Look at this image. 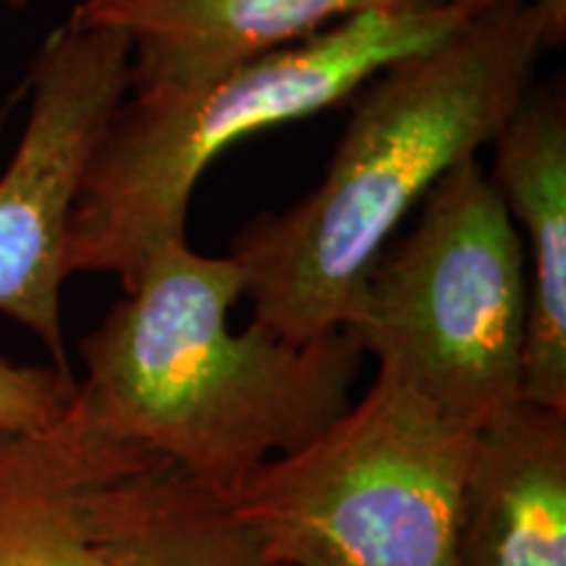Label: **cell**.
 <instances>
[{"mask_svg": "<svg viewBox=\"0 0 566 566\" xmlns=\"http://www.w3.org/2000/svg\"><path fill=\"white\" fill-rule=\"evenodd\" d=\"M543 53L537 0H495L438 45L375 71L349 97L321 184L231 242L252 323L296 344L344 328L391 233L443 174L493 145Z\"/></svg>", "mask_w": 566, "mask_h": 566, "instance_id": "1", "label": "cell"}, {"mask_svg": "<svg viewBox=\"0 0 566 566\" xmlns=\"http://www.w3.org/2000/svg\"><path fill=\"white\" fill-rule=\"evenodd\" d=\"M244 273L187 239L155 250L80 352L69 415L105 441L174 464L223 499L349 409L363 346L346 328L289 342L260 323L229 328Z\"/></svg>", "mask_w": 566, "mask_h": 566, "instance_id": "2", "label": "cell"}, {"mask_svg": "<svg viewBox=\"0 0 566 566\" xmlns=\"http://www.w3.org/2000/svg\"><path fill=\"white\" fill-rule=\"evenodd\" d=\"M485 6L367 13L200 87L129 92L71 216L66 273H111L126 292L158 247L187 239L197 184L226 147L346 103L375 71L438 45Z\"/></svg>", "mask_w": 566, "mask_h": 566, "instance_id": "3", "label": "cell"}, {"mask_svg": "<svg viewBox=\"0 0 566 566\" xmlns=\"http://www.w3.org/2000/svg\"><path fill=\"white\" fill-rule=\"evenodd\" d=\"M475 436L378 367L359 405L218 501L279 566H459Z\"/></svg>", "mask_w": 566, "mask_h": 566, "instance_id": "4", "label": "cell"}, {"mask_svg": "<svg viewBox=\"0 0 566 566\" xmlns=\"http://www.w3.org/2000/svg\"><path fill=\"white\" fill-rule=\"evenodd\" d=\"M344 328L470 428L522 399L525 242L478 158L430 187L412 231L375 258Z\"/></svg>", "mask_w": 566, "mask_h": 566, "instance_id": "5", "label": "cell"}, {"mask_svg": "<svg viewBox=\"0 0 566 566\" xmlns=\"http://www.w3.org/2000/svg\"><path fill=\"white\" fill-rule=\"evenodd\" d=\"M30 116L0 174V315L30 328L71 373L61 328L71 216L111 118L129 95L132 42L66 19L30 69Z\"/></svg>", "mask_w": 566, "mask_h": 566, "instance_id": "6", "label": "cell"}, {"mask_svg": "<svg viewBox=\"0 0 566 566\" xmlns=\"http://www.w3.org/2000/svg\"><path fill=\"white\" fill-rule=\"evenodd\" d=\"M495 0H80L69 19L132 42L129 92H181L239 63L367 13L436 11Z\"/></svg>", "mask_w": 566, "mask_h": 566, "instance_id": "7", "label": "cell"}, {"mask_svg": "<svg viewBox=\"0 0 566 566\" xmlns=\"http://www.w3.org/2000/svg\"><path fill=\"white\" fill-rule=\"evenodd\" d=\"M527 233V334L522 399L566 412V90L533 84L493 142L488 174Z\"/></svg>", "mask_w": 566, "mask_h": 566, "instance_id": "8", "label": "cell"}, {"mask_svg": "<svg viewBox=\"0 0 566 566\" xmlns=\"http://www.w3.org/2000/svg\"><path fill=\"white\" fill-rule=\"evenodd\" d=\"M459 566H566V412L520 399L480 424Z\"/></svg>", "mask_w": 566, "mask_h": 566, "instance_id": "9", "label": "cell"}, {"mask_svg": "<svg viewBox=\"0 0 566 566\" xmlns=\"http://www.w3.org/2000/svg\"><path fill=\"white\" fill-rule=\"evenodd\" d=\"M90 509L116 566H279L216 495L134 446L92 438Z\"/></svg>", "mask_w": 566, "mask_h": 566, "instance_id": "10", "label": "cell"}, {"mask_svg": "<svg viewBox=\"0 0 566 566\" xmlns=\"http://www.w3.org/2000/svg\"><path fill=\"white\" fill-rule=\"evenodd\" d=\"M0 566H116L90 509V462L66 412L40 433H0Z\"/></svg>", "mask_w": 566, "mask_h": 566, "instance_id": "11", "label": "cell"}, {"mask_svg": "<svg viewBox=\"0 0 566 566\" xmlns=\"http://www.w3.org/2000/svg\"><path fill=\"white\" fill-rule=\"evenodd\" d=\"M76 380L59 367H24L0 357V433L53 428L74 399Z\"/></svg>", "mask_w": 566, "mask_h": 566, "instance_id": "12", "label": "cell"}, {"mask_svg": "<svg viewBox=\"0 0 566 566\" xmlns=\"http://www.w3.org/2000/svg\"><path fill=\"white\" fill-rule=\"evenodd\" d=\"M537 11H541L546 51L558 48L566 40V0H537Z\"/></svg>", "mask_w": 566, "mask_h": 566, "instance_id": "13", "label": "cell"}, {"mask_svg": "<svg viewBox=\"0 0 566 566\" xmlns=\"http://www.w3.org/2000/svg\"><path fill=\"white\" fill-rule=\"evenodd\" d=\"M6 6H9V9H27V6L32 3V0H3Z\"/></svg>", "mask_w": 566, "mask_h": 566, "instance_id": "14", "label": "cell"}]
</instances>
